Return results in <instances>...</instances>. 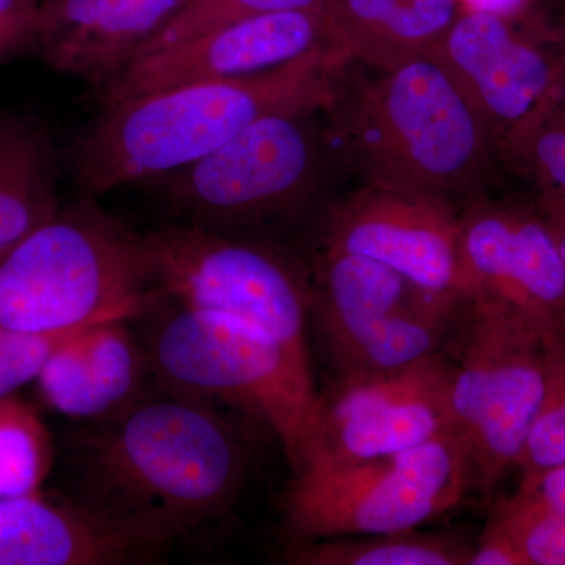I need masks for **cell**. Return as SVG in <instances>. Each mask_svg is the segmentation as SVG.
<instances>
[{"label": "cell", "instance_id": "8992f818", "mask_svg": "<svg viewBox=\"0 0 565 565\" xmlns=\"http://www.w3.org/2000/svg\"><path fill=\"white\" fill-rule=\"evenodd\" d=\"M322 107L259 118L217 151L152 184L188 223L214 232L288 214L318 191L332 154Z\"/></svg>", "mask_w": 565, "mask_h": 565}, {"label": "cell", "instance_id": "9a60e30c", "mask_svg": "<svg viewBox=\"0 0 565 565\" xmlns=\"http://www.w3.org/2000/svg\"><path fill=\"white\" fill-rule=\"evenodd\" d=\"M132 319H111L71 337L36 379L41 399L82 423L120 415L152 385L150 359Z\"/></svg>", "mask_w": 565, "mask_h": 565}, {"label": "cell", "instance_id": "5bb4252c", "mask_svg": "<svg viewBox=\"0 0 565 565\" xmlns=\"http://www.w3.org/2000/svg\"><path fill=\"white\" fill-rule=\"evenodd\" d=\"M460 250L470 300L503 303L542 332L565 322V264L537 206L475 203L460 215Z\"/></svg>", "mask_w": 565, "mask_h": 565}, {"label": "cell", "instance_id": "3957f363", "mask_svg": "<svg viewBox=\"0 0 565 565\" xmlns=\"http://www.w3.org/2000/svg\"><path fill=\"white\" fill-rule=\"evenodd\" d=\"M332 65L322 44L253 76L184 85L104 107L74 147L77 181L93 195L151 181L206 158L259 118L323 106Z\"/></svg>", "mask_w": 565, "mask_h": 565}, {"label": "cell", "instance_id": "5b68a950", "mask_svg": "<svg viewBox=\"0 0 565 565\" xmlns=\"http://www.w3.org/2000/svg\"><path fill=\"white\" fill-rule=\"evenodd\" d=\"M162 297L145 237L93 203L62 212L0 256V326L68 333L136 319Z\"/></svg>", "mask_w": 565, "mask_h": 565}, {"label": "cell", "instance_id": "484cf974", "mask_svg": "<svg viewBox=\"0 0 565 565\" xmlns=\"http://www.w3.org/2000/svg\"><path fill=\"white\" fill-rule=\"evenodd\" d=\"M544 334V396L516 470L565 462V322Z\"/></svg>", "mask_w": 565, "mask_h": 565}, {"label": "cell", "instance_id": "1f68e13d", "mask_svg": "<svg viewBox=\"0 0 565 565\" xmlns=\"http://www.w3.org/2000/svg\"><path fill=\"white\" fill-rule=\"evenodd\" d=\"M537 210L541 211L546 223H548L565 264V202H559V200H537Z\"/></svg>", "mask_w": 565, "mask_h": 565}, {"label": "cell", "instance_id": "d4e9b609", "mask_svg": "<svg viewBox=\"0 0 565 565\" xmlns=\"http://www.w3.org/2000/svg\"><path fill=\"white\" fill-rule=\"evenodd\" d=\"M326 3L327 0H181L172 18L143 44L134 58L177 46L262 14L321 9Z\"/></svg>", "mask_w": 565, "mask_h": 565}, {"label": "cell", "instance_id": "f546056e", "mask_svg": "<svg viewBox=\"0 0 565 565\" xmlns=\"http://www.w3.org/2000/svg\"><path fill=\"white\" fill-rule=\"evenodd\" d=\"M41 0H0V66L33 51Z\"/></svg>", "mask_w": 565, "mask_h": 565}, {"label": "cell", "instance_id": "8fae6325", "mask_svg": "<svg viewBox=\"0 0 565 565\" xmlns=\"http://www.w3.org/2000/svg\"><path fill=\"white\" fill-rule=\"evenodd\" d=\"M322 247L367 256L419 288L470 300L460 215L445 200L364 185L334 207Z\"/></svg>", "mask_w": 565, "mask_h": 565}, {"label": "cell", "instance_id": "ba28073f", "mask_svg": "<svg viewBox=\"0 0 565 565\" xmlns=\"http://www.w3.org/2000/svg\"><path fill=\"white\" fill-rule=\"evenodd\" d=\"M452 375L456 434L490 493L516 468L544 396V334L533 321L489 299L468 300Z\"/></svg>", "mask_w": 565, "mask_h": 565}, {"label": "cell", "instance_id": "83f0119b", "mask_svg": "<svg viewBox=\"0 0 565 565\" xmlns=\"http://www.w3.org/2000/svg\"><path fill=\"white\" fill-rule=\"evenodd\" d=\"M497 515L514 535L526 565H565V516L533 514L504 504Z\"/></svg>", "mask_w": 565, "mask_h": 565}, {"label": "cell", "instance_id": "f1b7e54d", "mask_svg": "<svg viewBox=\"0 0 565 565\" xmlns=\"http://www.w3.org/2000/svg\"><path fill=\"white\" fill-rule=\"evenodd\" d=\"M508 508L533 514L565 516V462L520 473V486Z\"/></svg>", "mask_w": 565, "mask_h": 565}, {"label": "cell", "instance_id": "2e32d148", "mask_svg": "<svg viewBox=\"0 0 565 565\" xmlns=\"http://www.w3.org/2000/svg\"><path fill=\"white\" fill-rule=\"evenodd\" d=\"M162 552L73 497L39 490L0 500V565L140 564Z\"/></svg>", "mask_w": 565, "mask_h": 565}, {"label": "cell", "instance_id": "9c48e42d", "mask_svg": "<svg viewBox=\"0 0 565 565\" xmlns=\"http://www.w3.org/2000/svg\"><path fill=\"white\" fill-rule=\"evenodd\" d=\"M143 237L162 299L252 323L311 370L310 288L275 253L192 223Z\"/></svg>", "mask_w": 565, "mask_h": 565}, {"label": "cell", "instance_id": "d6a6232c", "mask_svg": "<svg viewBox=\"0 0 565 565\" xmlns=\"http://www.w3.org/2000/svg\"><path fill=\"white\" fill-rule=\"evenodd\" d=\"M470 11L498 14V17L512 18L525 7L527 0H465Z\"/></svg>", "mask_w": 565, "mask_h": 565}, {"label": "cell", "instance_id": "30bf717a", "mask_svg": "<svg viewBox=\"0 0 565 565\" xmlns=\"http://www.w3.org/2000/svg\"><path fill=\"white\" fill-rule=\"evenodd\" d=\"M452 375L455 363L444 352L396 373L338 381L332 396H322L318 437L305 465L362 462L456 434Z\"/></svg>", "mask_w": 565, "mask_h": 565}, {"label": "cell", "instance_id": "277c9868", "mask_svg": "<svg viewBox=\"0 0 565 565\" xmlns=\"http://www.w3.org/2000/svg\"><path fill=\"white\" fill-rule=\"evenodd\" d=\"M152 384L259 419L280 441L292 475L318 437L322 396L313 373L252 323L162 299L140 316Z\"/></svg>", "mask_w": 565, "mask_h": 565}, {"label": "cell", "instance_id": "6da1fadb", "mask_svg": "<svg viewBox=\"0 0 565 565\" xmlns=\"http://www.w3.org/2000/svg\"><path fill=\"white\" fill-rule=\"evenodd\" d=\"M73 434L74 500L161 550L233 508L250 459L221 407L156 384L120 415Z\"/></svg>", "mask_w": 565, "mask_h": 565}, {"label": "cell", "instance_id": "ffe728a7", "mask_svg": "<svg viewBox=\"0 0 565 565\" xmlns=\"http://www.w3.org/2000/svg\"><path fill=\"white\" fill-rule=\"evenodd\" d=\"M61 211L50 132L33 118L0 114V256Z\"/></svg>", "mask_w": 565, "mask_h": 565}, {"label": "cell", "instance_id": "7a4b0ae2", "mask_svg": "<svg viewBox=\"0 0 565 565\" xmlns=\"http://www.w3.org/2000/svg\"><path fill=\"white\" fill-rule=\"evenodd\" d=\"M322 109L334 147L370 188L452 203L501 154L438 51L393 66L333 62Z\"/></svg>", "mask_w": 565, "mask_h": 565}, {"label": "cell", "instance_id": "52a82bcc", "mask_svg": "<svg viewBox=\"0 0 565 565\" xmlns=\"http://www.w3.org/2000/svg\"><path fill=\"white\" fill-rule=\"evenodd\" d=\"M475 486L473 465L457 434L345 465L307 463L285 498L299 542L416 530L451 511Z\"/></svg>", "mask_w": 565, "mask_h": 565}, {"label": "cell", "instance_id": "d6986e66", "mask_svg": "<svg viewBox=\"0 0 565 565\" xmlns=\"http://www.w3.org/2000/svg\"><path fill=\"white\" fill-rule=\"evenodd\" d=\"M468 300L440 296L419 307L379 319L327 348L338 381L396 373L444 353L462 323Z\"/></svg>", "mask_w": 565, "mask_h": 565}, {"label": "cell", "instance_id": "7402d4cb", "mask_svg": "<svg viewBox=\"0 0 565 565\" xmlns=\"http://www.w3.org/2000/svg\"><path fill=\"white\" fill-rule=\"evenodd\" d=\"M457 20V0H393L381 18L349 44L340 61L393 66L440 50Z\"/></svg>", "mask_w": 565, "mask_h": 565}, {"label": "cell", "instance_id": "4316f807", "mask_svg": "<svg viewBox=\"0 0 565 565\" xmlns=\"http://www.w3.org/2000/svg\"><path fill=\"white\" fill-rule=\"evenodd\" d=\"M79 332L32 333L0 326V399L36 382L52 353Z\"/></svg>", "mask_w": 565, "mask_h": 565}, {"label": "cell", "instance_id": "603a6c76", "mask_svg": "<svg viewBox=\"0 0 565 565\" xmlns=\"http://www.w3.org/2000/svg\"><path fill=\"white\" fill-rule=\"evenodd\" d=\"M537 189V200L565 202V66L548 98L503 151Z\"/></svg>", "mask_w": 565, "mask_h": 565}, {"label": "cell", "instance_id": "4dcf8cb0", "mask_svg": "<svg viewBox=\"0 0 565 565\" xmlns=\"http://www.w3.org/2000/svg\"><path fill=\"white\" fill-rule=\"evenodd\" d=\"M468 565H526L525 556L500 516L494 515L473 546Z\"/></svg>", "mask_w": 565, "mask_h": 565}, {"label": "cell", "instance_id": "44dd1931", "mask_svg": "<svg viewBox=\"0 0 565 565\" xmlns=\"http://www.w3.org/2000/svg\"><path fill=\"white\" fill-rule=\"evenodd\" d=\"M473 545L451 534L405 530L299 542L289 563L300 565H468Z\"/></svg>", "mask_w": 565, "mask_h": 565}, {"label": "cell", "instance_id": "cb8c5ba5", "mask_svg": "<svg viewBox=\"0 0 565 565\" xmlns=\"http://www.w3.org/2000/svg\"><path fill=\"white\" fill-rule=\"evenodd\" d=\"M55 460L52 435L35 408L14 396L0 399V500L39 492Z\"/></svg>", "mask_w": 565, "mask_h": 565}, {"label": "cell", "instance_id": "4fadbf2b", "mask_svg": "<svg viewBox=\"0 0 565 565\" xmlns=\"http://www.w3.org/2000/svg\"><path fill=\"white\" fill-rule=\"evenodd\" d=\"M441 58L497 139L501 156L548 98L565 66V33L555 41L523 35L511 18L468 11L445 36Z\"/></svg>", "mask_w": 565, "mask_h": 565}, {"label": "cell", "instance_id": "7c38bea8", "mask_svg": "<svg viewBox=\"0 0 565 565\" xmlns=\"http://www.w3.org/2000/svg\"><path fill=\"white\" fill-rule=\"evenodd\" d=\"M326 6L277 11L134 58L99 85L104 107L184 85L253 76L326 44Z\"/></svg>", "mask_w": 565, "mask_h": 565}, {"label": "cell", "instance_id": "ac0fdd59", "mask_svg": "<svg viewBox=\"0 0 565 565\" xmlns=\"http://www.w3.org/2000/svg\"><path fill=\"white\" fill-rule=\"evenodd\" d=\"M440 296L451 294L419 288L367 256L322 247L310 289V316L315 313L323 344L330 348L379 319Z\"/></svg>", "mask_w": 565, "mask_h": 565}, {"label": "cell", "instance_id": "e0dca14e", "mask_svg": "<svg viewBox=\"0 0 565 565\" xmlns=\"http://www.w3.org/2000/svg\"><path fill=\"white\" fill-rule=\"evenodd\" d=\"M181 0H41L33 52L99 87L139 54Z\"/></svg>", "mask_w": 565, "mask_h": 565}]
</instances>
